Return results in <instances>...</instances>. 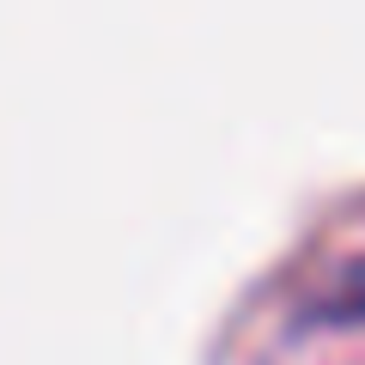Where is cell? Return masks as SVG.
<instances>
[]
</instances>
